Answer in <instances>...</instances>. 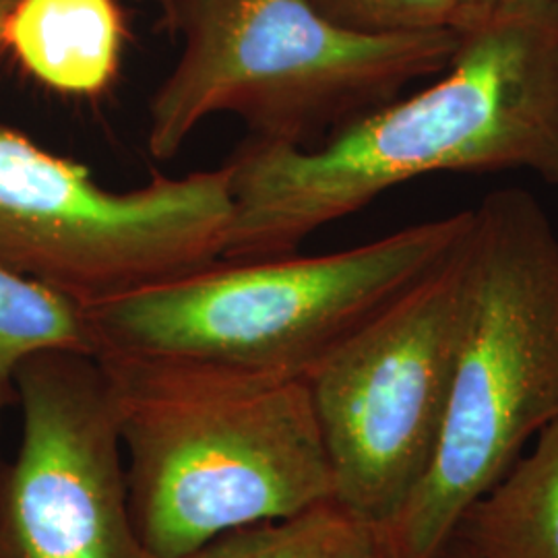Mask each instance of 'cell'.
Returning <instances> with one entry per match:
<instances>
[{
	"mask_svg": "<svg viewBox=\"0 0 558 558\" xmlns=\"http://www.w3.org/2000/svg\"><path fill=\"white\" fill-rule=\"evenodd\" d=\"M226 166L232 223L221 260L294 255L323 226L437 172L527 170L558 186V29L499 21L461 32L449 66L418 94L320 145L248 140Z\"/></svg>",
	"mask_w": 558,
	"mask_h": 558,
	"instance_id": "obj_1",
	"label": "cell"
},
{
	"mask_svg": "<svg viewBox=\"0 0 558 558\" xmlns=\"http://www.w3.org/2000/svg\"><path fill=\"white\" fill-rule=\"evenodd\" d=\"M98 359L117 403L131 515L151 557L333 500L304 380Z\"/></svg>",
	"mask_w": 558,
	"mask_h": 558,
	"instance_id": "obj_2",
	"label": "cell"
},
{
	"mask_svg": "<svg viewBox=\"0 0 558 558\" xmlns=\"http://www.w3.org/2000/svg\"><path fill=\"white\" fill-rule=\"evenodd\" d=\"M472 209L319 257L216 260L85 306L96 356L304 380L387 304L447 259Z\"/></svg>",
	"mask_w": 558,
	"mask_h": 558,
	"instance_id": "obj_3",
	"label": "cell"
},
{
	"mask_svg": "<svg viewBox=\"0 0 558 558\" xmlns=\"http://www.w3.org/2000/svg\"><path fill=\"white\" fill-rule=\"evenodd\" d=\"M468 302L439 449L398 518L387 558H442L461 513L558 416V234L523 189L472 209Z\"/></svg>",
	"mask_w": 558,
	"mask_h": 558,
	"instance_id": "obj_4",
	"label": "cell"
},
{
	"mask_svg": "<svg viewBox=\"0 0 558 558\" xmlns=\"http://www.w3.org/2000/svg\"><path fill=\"white\" fill-rule=\"evenodd\" d=\"M161 27L180 57L147 106L154 160L177 158L203 120L232 114L248 140L311 147L343 124L442 73L453 29L364 36L308 0H170Z\"/></svg>",
	"mask_w": 558,
	"mask_h": 558,
	"instance_id": "obj_5",
	"label": "cell"
},
{
	"mask_svg": "<svg viewBox=\"0 0 558 558\" xmlns=\"http://www.w3.org/2000/svg\"><path fill=\"white\" fill-rule=\"evenodd\" d=\"M230 223L228 166L110 191L0 124V265L83 306L214 265Z\"/></svg>",
	"mask_w": 558,
	"mask_h": 558,
	"instance_id": "obj_6",
	"label": "cell"
},
{
	"mask_svg": "<svg viewBox=\"0 0 558 558\" xmlns=\"http://www.w3.org/2000/svg\"><path fill=\"white\" fill-rule=\"evenodd\" d=\"M465 240L304 379L333 502L375 530L398 518L439 449L465 319Z\"/></svg>",
	"mask_w": 558,
	"mask_h": 558,
	"instance_id": "obj_7",
	"label": "cell"
},
{
	"mask_svg": "<svg viewBox=\"0 0 558 558\" xmlns=\"http://www.w3.org/2000/svg\"><path fill=\"white\" fill-rule=\"evenodd\" d=\"M21 440L0 459V558H154L129 505L100 359L40 352L17 371Z\"/></svg>",
	"mask_w": 558,
	"mask_h": 558,
	"instance_id": "obj_8",
	"label": "cell"
},
{
	"mask_svg": "<svg viewBox=\"0 0 558 558\" xmlns=\"http://www.w3.org/2000/svg\"><path fill=\"white\" fill-rule=\"evenodd\" d=\"M4 48L46 87L94 98L119 75L122 11L117 0H20Z\"/></svg>",
	"mask_w": 558,
	"mask_h": 558,
	"instance_id": "obj_9",
	"label": "cell"
},
{
	"mask_svg": "<svg viewBox=\"0 0 558 558\" xmlns=\"http://www.w3.org/2000/svg\"><path fill=\"white\" fill-rule=\"evenodd\" d=\"M447 544L478 558H558V416L534 451L461 513Z\"/></svg>",
	"mask_w": 558,
	"mask_h": 558,
	"instance_id": "obj_10",
	"label": "cell"
},
{
	"mask_svg": "<svg viewBox=\"0 0 558 558\" xmlns=\"http://www.w3.org/2000/svg\"><path fill=\"white\" fill-rule=\"evenodd\" d=\"M52 350L96 356L85 306L0 265V430L4 412L17 405L21 364Z\"/></svg>",
	"mask_w": 558,
	"mask_h": 558,
	"instance_id": "obj_11",
	"label": "cell"
},
{
	"mask_svg": "<svg viewBox=\"0 0 558 558\" xmlns=\"http://www.w3.org/2000/svg\"><path fill=\"white\" fill-rule=\"evenodd\" d=\"M174 558H387L379 530L333 500L292 518L259 521L223 532Z\"/></svg>",
	"mask_w": 558,
	"mask_h": 558,
	"instance_id": "obj_12",
	"label": "cell"
},
{
	"mask_svg": "<svg viewBox=\"0 0 558 558\" xmlns=\"http://www.w3.org/2000/svg\"><path fill=\"white\" fill-rule=\"evenodd\" d=\"M323 17L364 36H410L453 29L459 0H308Z\"/></svg>",
	"mask_w": 558,
	"mask_h": 558,
	"instance_id": "obj_13",
	"label": "cell"
},
{
	"mask_svg": "<svg viewBox=\"0 0 558 558\" xmlns=\"http://www.w3.org/2000/svg\"><path fill=\"white\" fill-rule=\"evenodd\" d=\"M499 21H521L558 29V0H459L458 34Z\"/></svg>",
	"mask_w": 558,
	"mask_h": 558,
	"instance_id": "obj_14",
	"label": "cell"
},
{
	"mask_svg": "<svg viewBox=\"0 0 558 558\" xmlns=\"http://www.w3.org/2000/svg\"><path fill=\"white\" fill-rule=\"evenodd\" d=\"M20 0H0V52L4 50V32H7V23L11 20L15 7Z\"/></svg>",
	"mask_w": 558,
	"mask_h": 558,
	"instance_id": "obj_15",
	"label": "cell"
},
{
	"mask_svg": "<svg viewBox=\"0 0 558 558\" xmlns=\"http://www.w3.org/2000/svg\"><path fill=\"white\" fill-rule=\"evenodd\" d=\"M442 558H478L474 557L472 553H468V550H463L461 546L458 544H447L445 546V553H442Z\"/></svg>",
	"mask_w": 558,
	"mask_h": 558,
	"instance_id": "obj_16",
	"label": "cell"
},
{
	"mask_svg": "<svg viewBox=\"0 0 558 558\" xmlns=\"http://www.w3.org/2000/svg\"><path fill=\"white\" fill-rule=\"evenodd\" d=\"M137 2H147V4H154V7H158L161 20V15L166 13V9H168V2H170V0H137Z\"/></svg>",
	"mask_w": 558,
	"mask_h": 558,
	"instance_id": "obj_17",
	"label": "cell"
}]
</instances>
